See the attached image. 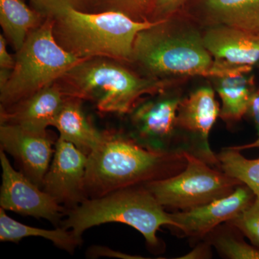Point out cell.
<instances>
[{
    "label": "cell",
    "instance_id": "603a6c76",
    "mask_svg": "<svg viewBox=\"0 0 259 259\" xmlns=\"http://www.w3.org/2000/svg\"><path fill=\"white\" fill-rule=\"evenodd\" d=\"M115 11L137 21H149L151 0H92L90 13Z\"/></svg>",
    "mask_w": 259,
    "mask_h": 259
},
{
    "label": "cell",
    "instance_id": "52a82bcc",
    "mask_svg": "<svg viewBox=\"0 0 259 259\" xmlns=\"http://www.w3.org/2000/svg\"><path fill=\"white\" fill-rule=\"evenodd\" d=\"M187 163L175 176L144 185L165 209L188 210L233 193L239 180L185 153Z\"/></svg>",
    "mask_w": 259,
    "mask_h": 259
},
{
    "label": "cell",
    "instance_id": "6da1fadb",
    "mask_svg": "<svg viewBox=\"0 0 259 259\" xmlns=\"http://www.w3.org/2000/svg\"><path fill=\"white\" fill-rule=\"evenodd\" d=\"M130 64L136 65L143 76L163 81L175 76L217 78L239 71L237 66L213 60L203 33L177 20L176 15L139 32Z\"/></svg>",
    "mask_w": 259,
    "mask_h": 259
},
{
    "label": "cell",
    "instance_id": "7c38bea8",
    "mask_svg": "<svg viewBox=\"0 0 259 259\" xmlns=\"http://www.w3.org/2000/svg\"><path fill=\"white\" fill-rule=\"evenodd\" d=\"M56 142L48 131L35 132L10 124L0 125L1 150L11 155L20 166V171L41 189Z\"/></svg>",
    "mask_w": 259,
    "mask_h": 259
},
{
    "label": "cell",
    "instance_id": "44dd1931",
    "mask_svg": "<svg viewBox=\"0 0 259 259\" xmlns=\"http://www.w3.org/2000/svg\"><path fill=\"white\" fill-rule=\"evenodd\" d=\"M217 156L221 169L249 187L259 198V158L248 159L231 147L223 148Z\"/></svg>",
    "mask_w": 259,
    "mask_h": 259
},
{
    "label": "cell",
    "instance_id": "f546056e",
    "mask_svg": "<svg viewBox=\"0 0 259 259\" xmlns=\"http://www.w3.org/2000/svg\"><path fill=\"white\" fill-rule=\"evenodd\" d=\"M210 243L207 241L206 243L203 244L199 245L197 248L192 250L191 253H189L186 257H183V258H208L207 256H210Z\"/></svg>",
    "mask_w": 259,
    "mask_h": 259
},
{
    "label": "cell",
    "instance_id": "4fadbf2b",
    "mask_svg": "<svg viewBox=\"0 0 259 259\" xmlns=\"http://www.w3.org/2000/svg\"><path fill=\"white\" fill-rule=\"evenodd\" d=\"M246 185L238 186L230 195L188 210L171 212L174 228L191 239L205 238L214 228L237 217L255 199Z\"/></svg>",
    "mask_w": 259,
    "mask_h": 259
},
{
    "label": "cell",
    "instance_id": "ffe728a7",
    "mask_svg": "<svg viewBox=\"0 0 259 259\" xmlns=\"http://www.w3.org/2000/svg\"><path fill=\"white\" fill-rule=\"evenodd\" d=\"M28 237H41L51 241L58 248L73 253L81 244L79 238L72 231L66 228L54 230L42 229L27 226L9 217L4 209H0V241L18 243Z\"/></svg>",
    "mask_w": 259,
    "mask_h": 259
},
{
    "label": "cell",
    "instance_id": "277c9868",
    "mask_svg": "<svg viewBox=\"0 0 259 259\" xmlns=\"http://www.w3.org/2000/svg\"><path fill=\"white\" fill-rule=\"evenodd\" d=\"M54 34L63 49L81 59L108 58L130 64L136 37L155 22L137 21L120 12L66 8L53 18Z\"/></svg>",
    "mask_w": 259,
    "mask_h": 259
},
{
    "label": "cell",
    "instance_id": "5bb4252c",
    "mask_svg": "<svg viewBox=\"0 0 259 259\" xmlns=\"http://www.w3.org/2000/svg\"><path fill=\"white\" fill-rule=\"evenodd\" d=\"M66 97L58 83H53L14 106L0 108V122L35 132H47L60 112Z\"/></svg>",
    "mask_w": 259,
    "mask_h": 259
},
{
    "label": "cell",
    "instance_id": "8992f818",
    "mask_svg": "<svg viewBox=\"0 0 259 259\" xmlns=\"http://www.w3.org/2000/svg\"><path fill=\"white\" fill-rule=\"evenodd\" d=\"M53 25V18H48L29 34L21 49L15 52L14 68L7 82L0 87V108L14 106L56 83L84 60L59 45L54 37Z\"/></svg>",
    "mask_w": 259,
    "mask_h": 259
},
{
    "label": "cell",
    "instance_id": "83f0119b",
    "mask_svg": "<svg viewBox=\"0 0 259 259\" xmlns=\"http://www.w3.org/2000/svg\"><path fill=\"white\" fill-rule=\"evenodd\" d=\"M8 40L4 35H0V71H13L15 66L14 56L9 54L7 49Z\"/></svg>",
    "mask_w": 259,
    "mask_h": 259
},
{
    "label": "cell",
    "instance_id": "7a4b0ae2",
    "mask_svg": "<svg viewBox=\"0 0 259 259\" xmlns=\"http://www.w3.org/2000/svg\"><path fill=\"white\" fill-rule=\"evenodd\" d=\"M185 153L153 152L127 134L104 132L88 156L85 190L88 199L175 176L187 166Z\"/></svg>",
    "mask_w": 259,
    "mask_h": 259
},
{
    "label": "cell",
    "instance_id": "8fae6325",
    "mask_svg": "<svg viewBox=\"0 0 259 259\" xmlns=\"http://www.w3.org/2000/svg\"><path fill=\"white\" fill-rule=\"evenodd\" d=\"M88 156L74 144L58 139L42 189L67 210L88 199L85 177Z\"/></svg>",
    "mask_w": 259,
    "mask_h": 259
},
{
    "label": "cell",
    "instance_id": "e0dca14e",
    "mask_svg": "<svg viewBox=\"0 0 259 259\" xmlns=\"http://www.w3.org/2000/svg\"><path fill=\"white\" fill-rule=\"evenodd\" d=\"M79 99L66 97L60 112L53 122L59 139L69 141L85 154H90L104 139L100 132L85 115Z\"/></svg>",
    "mask_w": 259,
    "mask_h": 259
},
{
    "label": "cell",
    "instance_id": "d6986e66",
    "mask_svg": "<svg viewBox=\"0 0 259 259\" xmlns=\"http://www.w3.org/2000/svg\"><path fill=\"white\" fill-rule=\"evenodd\" d=\"M248 73L226 75L215 78L216 91L222 101L220 117L227 122H236L248 113L256 89Z\"/></svg>",
    "mask_w": 259,
    "mask_h": 259
},
{
    "label": "cell",
    "instance_id": "9a60e30c",
    "mask_svg": "<svg viewBox=\"0 0 259 259\" xmlns=\"http://www.w3.org/2000/svg\"><path fill=\"white\" fill-rule=\"evenodd\" d=\"M203 41L215 60L251 67L259 62V34L226 25H211L203 33Z\"/></svg>",
    "mask_w": 259,
    "mask_h": 259
},
{
    "label": "cell",
    "instance_id": "f1b7e54d",
    "mask_svg": "<svg viewBox=\"0 0 259 259\" xmlns=\"http://www.w3.org/2000/svg\"><path fill=\"white\" fill-rule=\"evenodd\" d=\"M88 255L90 257L98 256H111L117 257L122 258H136L135 257H131V255H126L125 253H118L115 250H112L102 246H93L88 250Z\"/></svg>",
    "mask_w": 259,
    "mask_h": 259
},
{
    "label": "cell",
    "instance_id": "9c48e42d",
    "mask_svg": "<svg viewBox=\"0 0 259 259\" xmlns=\"http://www.w3.org/2000/svg\"><path fill=\"white\" fill-rule=\"evenodd\" d=\"M220 113L212 89L201 88L182 100L177 120L182 151L218 169H221V164L209 146V135Z\"/></svg>",
    "mask_w": 259,
    "mask_h": 259
},
{
    "label": "cell",
    "instance_id": "2e32d148",
    "mask_svg": "<svg viewBox=\"0 0 259 259\" xmlns=\"http://www.w3.org/2000/svg\"><path fill=\"white\" fill-rule=\"evenodd\" d=\"M195 12L211 25L259 34V0H195Z\"/></svg>",
    "mask_w": 259,
    "mask_h": 259
},
{
    "label": "cell",
    "instance_id": "4316f807",
    "mask_svg": "<svg viewBox=\"0 0 259 259\" xmlns=\"http://www.w3.org/2000/svg\"><path fill=\"white\" fill-rule=\"evenodd\" d=\"M248 113L249 114L254 122L257 132H258V138L250 144L231 147L240 151L242 150L250 149V148H259V88L256 89L253 93V97L250 100Z\"/></svg>",
    "mask_w": 259,
    "mask_h": 259
},
{
    "label": "cell",
    "instance_id": "30bf717a",
    "mask_svg": "<svg viewBox=\"0 0 259 259\" xmlns=\"http://www.w3.org/2000/svg\"><path fill=\"white\" fill-rule=\"evenodd\" d=\"M3 182L0 207L25 216L48 220L58 225L67 209L35 185L21 171L14 169L5 151H0Z\"/></svg>",
    "mask_w": 259,
    "mask_h": 259
},
{
    "label": "cell",
    "instance_id": "cb8c5ba5",
    "mask_svg": "<svg viewBox=\"0 0 259 259\" xmlns=\"http://www.w3.org/2000/svg\"><path fill=\"white\" fill-rule=\"evenodd\" d=\"M228 223L236 227L249 239L252 245L259 248V198L254 201L237 217Z\"/></svg>",
    "mask_w": 259,
    "mask_h": 259
},
{
    "label": "cell",
    "instance_id": "ac0fdd59",
    "mask_svg": "<svg viewBox=\"0 0 259 259\" xmlns=\"http://www.w3.org/2000/svg\"><path fill=\"white\" fill-rule=\"evenodd\" d=\"M47 18L25 0H0V25L15 52L21 49L29 34Z\"/></svg>",
    "mask_w": 259,
    "mask_h": 259
},
{
    "label": "cell",
    "instance_id": "d4e9b609",
    "mask_svg": "<svg viewBox=\"0 0 259 259\" xmlns=\"http://www.w3.org/2000/svg\"><path fill=\"white\" fill-rule=\"evenodd\" d=\"M30 6L47 18H53L66 8L91 11L92 0H28Z\"/></svg>",
    "mask_w": 259,
    "mask_h": 259
},
{
    "label": "cell",
    "instance_id": "484cf974",
    "mask_svg": "<svg viewBox=\"0 0 259 259\" xmlns=\"http://www.w3.org/2000/svg\"><path fill=\"white\" fill-rule=\"evenodd\" d=\"M190 0H151V11L149 21L158 22L170 18Z\"/></svg>",
    "mask_w": 259,
    "mask_h": 259
},
{
    "label": "cell",
    "instance_id": "5b68a950",
    "mask_svg": "<svg viewBox=\"0 0 259 259\" xmlns=\"http://www.w3.org/2000/svg\"><path fill=\"white\" fill-rule=\"evenodd\" d=\"M61 227L79 238L83 232L105 223H123L144 236L148 247L160 253L162 245L156 233L163 226H175L171 213L158 203L144 185L115 191L88 199L66 213Z\"/></svg>",
    "mask_w": 259,
    "mask_h": 259
},
{
    "label": "cell",
    "instance_id": "ba28073f",
    "mask_svg": "<svg viewBox=\"0 0 259 259\" xmlns=\"http://www.w3.org/2000/svg\"><path fill=\"white\" fill-rule=\"evenodd\" d=\"M181 101L178 95L163 91L138 102L128 113L127 136L153 152L184 153L177 125Z\"/></svg>",
    "mask_w": 259,
    "mask_h": 259
},
{
    "label": "cell",
    "instance_id": "7402d4cb",
    "mask_svg": "<svg viewBox=\"0 0 259 259\" xmlns=\"http://www.w3.org/2000/svg\"><path fill=\"white\" fill-rule=\"evenodd\" d=\"M234 231L235 227L227 222L225 226L214 228L204 238L225 258L259 259V248L245 243Z\"/></svg>",
    "mask_w": 259,
    "mask_h": 259
},
{
    "label": "cell",
    "instance_id": "3957f363",
    "mask_svg": "<svg viewBox=\"0 0 259 259\" xmlns=\"http://www.w3.org/2000/svg\"><path fill=\"white\" fill-rule=\"evenodd\" d=\"M170 81L151 79L108 58L84 59L56 83L66 97L91 102L104 113L128 114L143 95L165 91Z\"/></svg>",
    "mask_w": 259,
    "mask_h": 259
}]
</instances>
